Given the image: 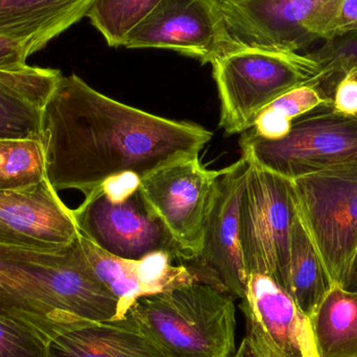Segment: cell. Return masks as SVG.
<instances>
[{
  "label": "cell",
  "instance_id": "obj_1",
  "mask_svg": "<svg viewBox=\"0 0 357 357\" xmlns=\"http://www.w3.org/2000/svg\"><path fill=\"white\" fill-rule=\"evenodd\" d=\"M213 137L202 126L165 119L113 100L77 75H62L42 113L45 176L59 192L85 197L117 176L140 181L199 157Z\"/></svg>",
  "mask_w": 357,
  "mask_h": 357
},
{
  "label": "cell",
  "instance_id": "obj_2",
  "mask_svg": "<svg viewBox=\"0 0 357 357\" xmlns=\"http://www.w3.org/2000/svg\"><path fill=\"white\" fill-rule=\"evenodd\" d=\"M0 314L50 345L63 333L116 320L121 307L94 273L79 235L60 252L0 248Z\"/></svg>",
  "mask_w": 357,
  "mask_h": 357
},
{
  "label": "cell",
  "instance_id": "obj_3",
  "mask_svg": "<svg viewBox=\"0 0 357 357\" xmlns=\"http://www.w3.org/2000/svg\"><path fill=\"white\" fill-rule=\"evenodd\" d=\"M233 299L193 282L139 298L123 317L167 357H232L236 351Z\"/></svg>",
  "mask_w": 357,
  "mask_h": 357
},
{
  "label": "cell",
  "instance_id": "obj_4",
  "mask_svg": "<svg viewBox=\"0 0 357 357\" xmlns=\"http://www.w3.org/2000/svg\"><path fill=\"white\" fill-rule=\"evenodd\" d=\"M220 100V126L228 135L251 130L279 96L310 84L319 66L307 54L241 47L212 63Z\"/></svg>",
  "mask_w": 357,
  "mask_h": 357
},
{
  "label": "cell",
  "instance_id": "obj_5",
  "mask_svg": "<svg viewBox=\"0 0 357 357\" xmlns=\"http://www.w3.org/2000/svg\"><path fill=\"white\" fill-rule=\"evenodd\" d=\"M241 157L251 165L294 180L357 160V116L333 105L319 107L291 123L280 139H264L250 130L239 139Z\"/></svg>",
  "mask_w": 357,
  "mask_h": 357
},
{
  "label": "cell",
  "instance_id": "obj_6",
  "mask_svg": "<svg viewBox=\"0 0 357 357\" xmlns=\"http://www.w3.org/2000/svg\"><path fill=\"white\" fill-rule=\"evenodd\" d=\"M291 182L297 215L341 287L357 248V160Z\"/></svg>",
  "mask_w": 357,
  "mask_h": 357
},
{
  "label": "cell",
  "instance_id": "obj_7",
  "mask_svg": "<svg viewBox=\"0 0 357 357\" xmlns=\"http://www.w3.org/2000/svg\"><path fill=\"white\" fill-rule=\"evenodd\" d=\"M296 216L291 180L250 163L239 205V239L248 275H266L284 287Z\"/></svg>",
  "mask_w": 357,
  "mask_h": 357
},
{
  "label": "cell",
  "instance_id": "obj_8",
  "mask_svg": "<svg viewBox=\"0 0 357 357\" xmlns=\"http://www.w3.org/2000/svg\"><path fill=\"white\" fill-rule=\"evenodd\" d=\"M250 162L241 157L222 169L204 224L197 254L182 264L195 277L233 298H243L248 274L239 239V205Z\"/></svg>",
  "mask_w": 357,
  "mask_h": 357
},
{
  "label": "cell",
  "instance_id": "obj_9",
  "mask_svg": "<svg viewBox=\"0 0 357 357\" xmlns=\"http://www.w3.org/2000/svg\"><path fill=\"white\" fill-rule=\"evenodd\" d=\"M79 234L102 251L140 260L167 253L181 264L182 251L165 225L149 209L139 188L123 201L114 202L102 190L85 197L73 210Z\"/></svg>",
  "mask_w": 357,
  "mask_h": 357
},
{
  "label": "cell",
  "instance_id": "obj_10",
  "mask_svg": "<svg viewBox=\"0 0 357 357\" xmlns=\"http://www.w3.org/2000/svg\"><path fill=\"white\" fill-rule=\"evenodd\" d=\"M222 173V169H206L195 157L140 181L139 191L146 206L182 251L180 264L190 260L199 250L214 187Z\"/></svg>",
  "mask_w": 357,
  "mask_h": 357
},
{
  "label": "cell",
  "instance_id": "obj_11",
  "mask_svg": "<svg viewBox=\"0 0 357 357\" xmlns=\"http://www.w3.org/2000/svg\"><path fill=\"white\" fill-rule=\"evenodd\" d=\"M123 46L173 50L205 64L239 48L227 31L215 0H161Z\"/></svg>",
  "mask_w": 357,
  "mask_h": 357
},
{
  "label": "cell",
  "instance_id": "obj_12",
  "mask_svg": "<svg viewBox=\"0 0 357 357\" xmlns=\"http://www.w3.org/2000/svg\"><path fill=\"white\" fill-rule=\"evenodd\" d=\"M326 0H215L237 47L299 52L316 40L314 25Z\"/></svg>",
  "mask_w": 357,
  "mask_h": 357
},
{
  "label": "cell",
  "instance_id": "obj_13",
  "mask_svg": "<svg viewBox=\"0 0 357 357\" xmlns=\"http://www.w3.org/2000/svg\"><path fill=\"white\" fill-rule=\"evenodd\" d=\"M73 210L47 178L18 190H0V248L60 252L79 238Z\"/></svg>",
  "mask_w": 357,
  "mask_h": 357
},
{
  "label": "cell",
  "instance_id": "obj_14",
  "mask_svg": "<svg viewBox=\"0 0 357 357\" xmlns=\"http://www.w3.org/2000/svg\"><path fill=\"white\" fill-rule=\"evenodd\" d=\"M241 308L247 333L272 344L289 357H317L310 319L272 277L248 275Z\"/></svg>",
  "mask_w": 357,
  "mask_h": 357
},
{
  "label": "cell",
  "instance_id": "obj_15",
  "mask_svg": "<svg viewBox=\"0 0 357 357\" xmlns=\"http://www.w3.org/2000/svg\"><path fill=\"white\" fill-rule=\"evenodd\" d=\"M79 241L96 276L119 299V319L139 298L197 282L186 266L174 264L175 258L169 254L123 259L102 251L83 235L79 234Z\"/></svg>",
  "mask_w": 357,
  "mask_h": 357
},
{
  "label": "cell",
  "instance_id": "obj_16",
  "mask_svg": "<svg viewBox=\"0 0 357 357\" xmlns=\"http://www.w3.org/2000/svg\"><path fill=\"white\" fill-rule=\"evenodd\" d=\"M94 0H0V35L21 42L29 56L87 17Z\"/></svg>",
  "mask_w": 357,
  "mask_h": 357
},
{
  "label": "cell",
  "instance_id": "obj_17",
  "mask_svg": "<svg viewBox=\"0 0 357 357\" xmlns=\"http://www.w3.org/2000/svg\"><path fill=\"white\" fill-rule=\"evenodd\" d=\"M48 347L50 357H167L126 317L63 333Z\"/></svg>",
  "mask_w": 357,
  "mask_h": 357
},
{
  "label": "cell",
  "instance_id": "obj_18",
  "mask_svg": "<svg viewBox=\"0 0 357 357\" xmlns=\"http://www.w3.org/2000/svg\"><path fill=\"white\" fill-rule=\"evenodd\" d=\"M308 319L317 357H357V293L333 285Z\"/></svg>",
  "mask_w": 357,
  "mask_h": 357
},
{
  "label": "cell",
  "instance_id": "obj_19",
  "mask_svg": "<svg viewBox=\"0 0 357 357\" xmlns=\"http://www.w3.org/2000/svg\"><path fill=\"white\" fill-rule=\"evenodd\" d=\"M333 281L299 216L291 228L289 266L283 289L310 318L331 287Z\"/></svg>",
  "mask_w": 357,
  "mask_h": 357
},
{
  "label": "cell",
  "instance_id": "obj_20",
  "mask_svg": "<svg viewBox=\"0 0 357 357\" xmlns=\"http://www.w3.org/2000/svg\"><path fill=\"white\" fill-rule=\"evenodd\" d=\"M52 91L0 84V139H40L46 100Z\"/></svg>",
  "mask_w": 357,
  "mask_h": 357
},
{
  "label": "cell",
  "instance_id": "obj_21",
  "mask_svg": "<svg viewBox=\"0 0 357 357\" xmlns=\"http://www.w3.org/2000/svg\"><path fill=\"white\" fill-rule=\"evenodd\" d=\"M329 105H333L331 100L324 98L316 88L308 84L299 86L266 106L250 131L264 139H280L289 133L296 119Z\"/></svg>",
  "mask_w": 357,
  "mask_h": 357
},
{
  "label": "cell",
  "instance_id": "obj_22",
  "mask_svg": "<svg viewBox=\"0 0 357 357\" xmlns=\"http://www.w3.org/2000/svg\"><path fill=\"white\" fill-rule=\"evenodd\" d=\"M306 54L319 66L318 75L308 85L333 102L337 86L357 73V27L333 36L320 48Z\"/></svg>",
  "mask_w": 357,
  "mask_h": 357
},
{
  "label": "cell",
  "instance_id": "obj_23",
  "mask_svg": "<svg viewBox=\"0 0 357 357\" xmlns=\"http://www.w3.org/2000/svg\"><path fill=\"white\" fill-rule=\"evenodd\" d=\"M40 139H0V190L31 188L45 180Z\"/></svg>",
  "mask_w": 357,
  "mask_h": 357
},
{
  "label": "cell",
  "instance_id": "obj_24",
  "mask_svg": "<svg viewBox=\"0 0 357 357\" xmlns=\"http://www.w3.org/2000/svg\"><path fill=\"white\" fill-rule=\"evenodd\" d=\"M161 0H94L87 17L111 47L123 46Z\"/></svg>",
  "mask_w": 357,
  "mask_h": 357
},
{
  "label": "cell",
  "instance_id": "obj_25",
  "mask_svg": "<svg viewBox=\"0 0 357 357\" xmlns=\"http://www.w3.org/2000/svg\"><path fill=\"white\" fill-rule=\"evenodd\" d=\"M48 346L26 327L0 314V357H50Z\"/></svg>",
  "mask_w": 357,
  "mask_h": 357
},
{
  "label": "cell",
  "instance_id": "obj_26",
  "mask_svg": "<svg viewBox=\"0 0 357 357\" xmlns=\"http://www.w3.org/2000/svg\"><path fill=\"white\" fill-rule=\"evenodd\" d=\"M317 23V33L323 40L356 29L357 0H326Z\"/></svg>",
  "mask_w": 357,
  "mask_h": 357
},
{
  "label": "cell",
  "instance_id": "obj_27",
  "mask_svg": "<svg viewBox=\"0 0 357 357\" xmlns=\"http://www.w3.org/2000/svg\"><path fill=\"white\" fill-rule=\"evenodd\" d=\"M62 75L59 69L31 66L20 73L0 71V84L21 89L52 91Z\"/></svg>",
  "mask_w": 357,
  "mask_h": 357
},
{
  "label": "cell",
  "instance_id": "obj_28",
  "mask_svg": "<svg viewBox=\"0 0 357 357\" xmlns=\"http://www.w3.org/2000/svg\"><path fill=\"white\" fill-rule=\"evenodd\" d=\"M29 54L21 42L0 35V71L20 73L29 69L26 61Z\"/></svg>",
  "mask_w": 357,
  "mask_h": 357
},
{
  "label": "cell",
  "instance_id": "obj_29",
  "mask_svg": "<svg viewBox=\"0 0 357 357\" xmlns=\"http://www.w3.org/2000/svg\"><path fill=\"white\" fill-rule=\"evenodd\" d=\"M333 107L337 112L357 115V81L347 77L337 86L333 96Z\"/></svg>",
  "mask_w": 357,
  "mask_h": 357
},
{
  "label": "cell",
  "instance_id": "obj_30",
  "mask_svg": "<svg viewBox=\"0 0 357 357\" xmlns=\"http://www.w3.org/2000/svg\"><path fill=\"white\" fill-rule=\"evenodd\" d=\"M232 357H289L262 337L245 333Z\"/></svg>",
  "mask_w": 357,
  "mask_h": 357
},
{
  "label": "cell",
  "instance_id": "obj_31",
  "mask_svg": "<svg viewBox=\"0 0 357 357\" xmlns=\"http://www.w3.org/2000/svg\"><path fill=\"white\" fill-rule=\"evenodd\" d=\"M140 178L132 174L117 176L107 181L100 190L114 202L123 201L139 188Z\"/></svg>",
  "mask_w": 357,
  "mask_h": 357
},
{
  "label": "cell",
  "instance_id": "obj_32",
  "mask_svg": "<svg viewBox=\"0 0 357 357\" xmlns=\"http://www.w3.org/2000/svg\"><path fill=\"white\" fill-rule=\"evenodd\" d=\"M341 287L346 291L357 293V248Z\"/></svg>",
  "mask_w": 357,
  "mask_h": 357
},
{
  "label": "cell",
  "instance_id": "obj_33",
  "mask_svg": "<svg viewBox=\"0 0 357 357\" xmlns=\"http://www.w3.org/2000/svg\"><path fill=\"white\" fill-rule=\"evenodd\" d=\"M350 77H352V79H356L357 81V73H354V75H350Z\"/></svg>",
  "mask_w": 357,
  "mask_h": 357
},
{
  "label": "cell",
  "instance_id": "obj_34",
  "mask_svg": "<svg viewBox=\"0 0 357 357\" xmlns=\"http://www.w3.org/2000/svg\"><path fill=\"white\" fill-rule=\"evenodd\" d=\"M356 116H357V115H356Z\"/></svg>",
  "mask_w": 357,
  "mask_h": 357
}]
</instances>
